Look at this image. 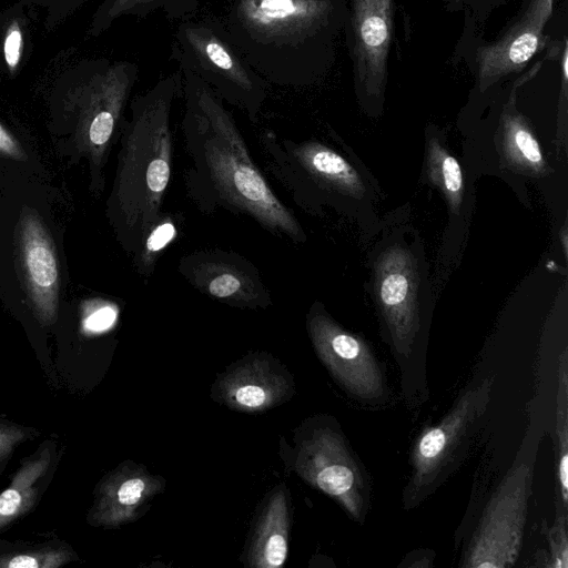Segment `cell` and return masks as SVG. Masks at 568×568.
I'll return each instance as SVG.
<instances>
[{
	"instance_id": "obj_1",
	"label": "cell",
	"mask_w": 568,
	"mask_h": 568,
	"mask_svg": "<svg viewBox=\"0 0 568 568\" xmlns=\"http://www.w3.org/2000/svg\"><path fill=\"white\" fill-rule=\"evenodd\" d=\"M180 70L181 131L191 161L184 186L190 201L204 214L225 211L244 216L274 236L303 244L307 235L301 222L254 162L224 101L197 75Z\"/></svg>"
},
{
	"instance_id": "obj_2",
	"label": "cell",
	"mask_w": 568,
	"mask_h": 568,
	"mask_svg": "<svg viewBox=\"0 0 568 568\" xmlns=\"http://www.w3.org/2000/svg\"><path fill=\"white\" fill-rule=\"evenodd\" d=\"M181 70L136 95L121 132V149L109 199V216L118 241L134 261L166 213L162 211L172 178V108L182 98Z\"/></svg>"
},
{
	"instance_id": "obj_3",
	"label": "cell",
	"mask_w": 568,
	"mask_h": 568,
	"mask_svg": "<svg viewBox=\"0 0 568 568\" xmlns=\"http://www.w3.org/2000/svg\"><path fill=\"white\" fill-rule=\"evenodd\" d=\"M225 1V28L267 83L294 88L314 79L336 21L334 0Z\"/></svg>"
},
{
	"instance_id": "obj_4",
	"label": "cell",
	"mask_w": 568,
	"mask_h": 568,
	"mask_svg": "<svg viewBox=\"0 0 568 568\" xmlns=\"http://www.w3.org/2000/svg\"><path fill=\"white\" fill-rule=\"evenodd\" d=\"M172 58L207 83L226 103L255 123L267 98V82L235 45L224 23L214 18L179 22Z\"/></svg>"
},
{
	"instance_id": "obj_5",
	"label": "cell",
	"mask_w": 568,
	"mask_h": 568,
	"mask_svg": "<svg viewBox=\"0 0 568 568\" xmlns=\"http://www.w3.org/2000/svg\"><path fill=\"white\" fill-rule=\"evenodd\" d=\"M493 385L494 377L488 375L469 383L445 417L420 434L403 493L407 509L418 506L460 465L487 422Z\"/></svg>"
},
{
	"instance_id": "obj_6",
	"label": "cell",
	"mask_w": 568,
	"mask_h": 568,
	"mask_svg": "<svg viewBox=\"0 0 568 568\" xmlns=\"http://www.w3.org/2000/svg\"><path fill=\"white\" fill-rule=\"evenodd\" d=\"M260 148L270 174L304 211L315 213L338 196L359 197L364 191L357 171L322 142L294 141L266 131Z\"/></svg>"
},
{
	"instance_id": "obj_7",
	"label": "cell",
	"mask_w": 568,
	"mask_h": 568,
	"mask_svg": "<svg viewBox=\"0 0 568 568\" xmlns=\"http://www.w3.org/2000/svg\"><path fill=\"white\" fill-rule=\"evenodd\" d=\"M306 435L297 448L296 471L363 523L371 499L369 480L338 425L326 419L310 426Z\"/></svg>"
},
{
	"instance_id": "obj_8",
	"label": "cell",
	"mask_w": 568,
	"mask_h": 568,
	"mask_svg": "<svg viewBox=\"0 0 568 568\" xmlns=\"http://www.w3.org/2000/svg\"><path fill=\"white\" fill-rule=\"evenodd\" d=\"M306 327L318 357L348 394L371 403L386 397L385 374L363 338L341 327L320 303L311 306Z\"/></svg>"
},
{
	"instance_id": "obj_9",
	"label": "cell",
	"mask_w": 568,
	"mask_h": 568,
	"mask_svg": "<svg viewBox=\"0 0 568 568\" xmlns=\"http://www.w3.org/2000/svg\"><path fill=\"white\" fill-rule=\"evenodd\" d=\"M530 464L511 469L489 499L479 520L464 566L506 567L514 564L525 526Z\"/></svg>"
},
{
	"instance_id": "obj_10",
	"label": "cell",
	"mask_w": 568,
	"mask_h": 568,
	"mask_svg": "<svg viewBox=\"0 0 568 568\" xmlns=\"http://www.w3.org/2000/svg\"><path fill=\"white\" fill-rule=\"evenodd\" d=\"M179 274L197 292L240 308H267L272 294L256 265L241 254L202 248L182 255Z\"/></svg>"
},
{
	"instance_id": "obj_11",
	"label": "cell",
	"mask_w": 568,
	"mask_h": 568,
	"mask_svg": "<svg viewBox=\"0 0 568 568\" xmlns=\"http://www.w3.org/2000/svg\"><path fill=\"white\" fill-rule=\"evenodd\" d=\"M555 0H529L519 19L495 42L477 49L481 91L506 75L520 72L544 44V30Z\"/></svg>"
},
{
	"instance_id": "obj_12",
	"label": "cell",
	"mask_w": 568,
	"mask_h": 568,
	"mask_svg": "<svg viewBox=\"0 0 568 568\" xmlns=\"http://www.w3.org/2000/svg\"><path fill=\"white\" fill-rule=\"evenodd\" d=\"M354 74L364 91L381 94L393 38V0H352Z\"/></svg>"
},
{
	"instance_id": "obj_13",
	"label": "cell",
	"mask_w": 568,
	"mask_h": 568,
	"mask_svg": "<svg viewBox=\"0 0 568 568\" xmlns=\"http://www.w3.org/2000/svg\"><path fill=\"white\" fill-rule=\"evenodd\" d=\"M163 483L132 463L122 464L97 487L89 520L92 525L118 527L135 520Z\"/></svg>"
},
{
	"instance_id": "obj_14",
	"label": "cell",
	"mask_w": 568,
	"mask_h": 568,
	"mask_svg": "<svg viewBox=\"0 0 568 568\" xmlns=\"http://www.w3.org/2000/svg\"><path fill=\"white\" fill-rule=\"evenodd\" d=\"M291 381L267 358L252 356L237 365L219 386L221 398L233 409L256 412L288 396Z\"/></svg>"
},
{
	"instance_id": "obj_15",
	"label": "cell",
	"mask_w": 568,
	"mask_h": 568,
	"mask_svg": "<svg viewBox=\"0 0 568 568\" xmlns=\"http://www.w3.org/2000/svg\"><path fill=\"white\" fill-rule=\"evenodd\" d=\"M22 258L40 318L50 323L57 310L59 268L43 225L32 216L26 217L22 223Z\"/></svg>"
},
{
	"instance_id": "obj_16",
	"label": "cell",
	"mask_w": 568,
	"mask_h": 568,
	"mask_svg": "<svg viewBox=\"0 0 568 568\" xmlns=\"http://www.w3.org/2000/svg\"><path fill=\"white\" fill-rule=\"evenodd\" d=\"M288 506L285 493L277 490L264 509L248 554L251 566L281 567L287 557Z\"/></svg>"
},
{
	"instance_id": "obj_17",
	"label": "cell",
	"mask_w": 568,
	"mask_h": 568,
	"mask_svg": "<svg viewBox=\"0 0 568 568\" xmlns=\"http://www.w3.org/2000/svg\"><path fill=\"white\" fill-rule=\"evenodd\" d=\"M51 446L42 445L16 471L10 485L0 494V529L27 514L36 504L38 483L51 464Z\"/></svg>"
},
{
	"instance_id": "obj_18",
	"label": "cell",
	"mask_w": 568,
	"mask_h": 568,
	"mask_svg": "<svg viewBox=\"0 0 568 568\" xmlns=\"http://www.w3.org/2000/svg\"><path fill=\"white\" fill-rule=\"evenodd\" d=\"M199 6L200 0H105L94 18L93 31L102 32L123 16L143 19L156 11L169 20L181 22L194 18Z\"/></svg>"
},
{
	"instance_id": "obj_19",
	"label": "cell",
	"mask_w": 568,
	"mask_h": 568,
	"mask_svg": "<svg viewBox=\"0 0 568 568\" xmlns=\"http://www.w3.org/2000/svg\"><path fill=\"white\" fill-rule=\"evenodd\" d=\"M501 136L505 154L513 164L528 172L544 170L539 143L524 118L515 111L504 114Z\"/></svg>"
},
{
	"instance_id": "obj_20",
	"label": "cell",
	"mask_w": 568,
	"mask_h": 568,
	"mask_svg": "<svg viewBox=\"0 0 568 568\" xmlns=\"http://www.w3.org/2000/svg\"><path fill=\"white\" fill-rule=\"evenodd\" d=\"M428 172L444 191L449 205L458 209L464 192L463 172L458 161L436 142L429 146Z\"/></svg>"
},
{
	"instance_id": "obj_21",
	"label": "cell",
	"mask_w": 568,
	"mask_h": 568,
	"mask_svg": "<svg viewBox=\"0 0 568 568\" xmlns=\"http://www.w3.org/2000/svg\"><path fill=\"white\" fill-rule=\"evenodd\" d=\"M72 558V551L63 547H45L0 554V568H57Z\"/></svg>"
},
{
	"instance_id": "obj_22",
	"label": "cell",
	"mask_w": 568,
	"mask_h": 568,
	"mask_svg": "<svg viewBox=\"0 0 568 568\" xmlns=\"http://www.w3.org/2000/svg\"><path fill=\"white\" fill-rule=\"evenodd\" d=\"M560 381L558 388V407H557V437L559 439V462H558V478L561 488V496L564 505H567L568 497V423H567V359L562 358L560 368Z\"/></svg>"
},
{
	"instance_id": "obj_23",
	"label": "cell",
	"mask_w": 568,
	"mask_h": 568,
	"mask_svg": "<svg viewBox=\"0 0 568 568\" xmlns=\"http://www.w3.org/2000/svg\"><path fill=\"white\" fill-rule=\"evenodd\" d=\"M23 48L22 31L18 22H12L3 40V58L10 71H14L21 60Z\"/></svg>"
},
{
	"instance_id": "obj_24",
	"label": "cell",
	"mask_w": 568,
	"mask_h": 568,
	"mask_svg": "<svg viewBox=\"0 0 568 568\" xmlns=\"http://www.w3.org/2000/svg\"><path fill=\"white\" fill-rule=\"evenodd\" d=\"M30 436L29 428L0 420V460L7 458L16 446Z\"/></svg>"
},
{
	"instance_id": "obj_25",
	"label": "cell",
	"mask_w": 568,
	"mask_h": 568,
	"mask_svg": "<svg viewBox=\"0 0 568 568\" xmlns=\"http://www.w3.org/2000/svg\"><path fill=\"white\" fill-rule=\"evenodd\" d=\"M115 320V311L110 306H102L93 311L84 320V326L92 332L106 329Z\"/></svg>"
},
{
	"instance_id": "obj_26",
	"label": "cell",
	"mask_w": 568,
	"mask_h": 568,
	"mask_svg": "<svg viewBox=\"0 0 568 568\" xmlns=\"http://www.w3.org/2000/svg\"><path fill=\"white\" fill-rule=\"evenodd\" d=\"M0 152L13 158L21 155V149L13 136L0 124Z\"/></svg>"
}]
</instances>
